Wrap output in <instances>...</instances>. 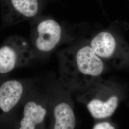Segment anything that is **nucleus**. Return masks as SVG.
Listing matches in <instances>:
<instances>
[{
	"label": "nucleus",
	"instance_id": "obj_1",
	"mask_svg": "<svg viewBox=\"0 0 129 129\" xmlns=\"http://www.w3.org/2000/svg\"><path fill=\"white\" fill-rule=\"evenodd\" d=\"M58 59L60 82L68 89L85 90L101 78L106 69V63L88 42L63 50Z\"/></svg>",
	"mask_w": 129,
	"mask_h": 129
},
{
	"label": "nucleus",
	"instance_id": "obj_3",
	"mask_svg": "<svg viewBox=\"0 0 129 129\" xmlns=\"http://www.w3.org/2000/svg\"><path fill=\"white\" fill-rule=\"evenodd\" d=\"M35 85L29 79L0 81V129H13L19 109Z\"/></svg>",
	"mask_w": 129,
	"mask_h": 129
},
{
	"label": "nucleus",
	"instance_id": "obj_2",
	"mask_svg": "<svg viewBox=\"0 0 129 129\" xmlns=\"http://www.w3.org/2000/svg\"><path fill=\"white\" fill-rule=\"evenodd\" d=\"M88 43L105 63L119 68L129 67V44L119 30L101 31Z\"/></svg>",
	"mask_w": 129,
	"mask_h": 129
},
{
	"label": "nucleus",
	"instance_id": "obj_5",
	"mask_svg": "<svg viewBox=\"0 0 129 129\" xmlns=\"http://www.w3.org/2000/svg\"><path fill=\"white\" fill-rule=\"evenodd\" d=\"M36 58L26 39L19 36L8 37L0 46V75L25 66Z\"/></svg>",
	"mask_w": 129,
	"mask_h": 129
},
{
	"label": "nucleus",
	"instance_id": "obj_4",
	"mask_svg": "<svg viewBox=\"0 0 129 129\" xmlns=\"http://www.w3.org/2000/svg\"><path fill=\"white\" fill-rule=\"evenodd\" d=\"M48 113L47 94L39 92L35 85L19 109L13 129H45Z\"/></svg>",
	"mask_w": 129,
	"mask_h": 129
},
{
	"label": "nucleus",
	"instance_id": "obj_10",
	"mask_svg": "<svg viewBox=\"0 0 129 129\" xmlns=\"http://www.w3.org/2000/svg\"><path fill=\"white\" fill-rule=\"evenodd\" d=\"M92 129H115V128L110 123L103 121L96 124Z\"/></svg>",
	"mask_w": 129,
	"mask_h": 129
},
{
	"label": "nucleus",
	"instance_id": "obj_7",
	"mask_svg": "<svg viewBox=\"0 0 129 129\" xmlns=\"http://www.w3.org/2000/svg\"><path fill=\"white\" fill-rule=\"evenodd\" d=\"M112 83L100 78L85 90L91 97L87 104L88 111L96 119H103L112 115L118 106L119 98L113 91Z\"/></svg>",
	"mask_w": 129,
	"mask_h": 129
},
{
	"label": "nucleus",
	"instance_id": "obj_6",
	"mask_svg": "<svg viewBox=\"0 0 129 129\" xmlns=\"http://www.w3.org/2000/svg\"><path fill=\"white\" fill-rule=\"evenodd\" d=\"M33 20L30 44L37 57L54 50L62 41L63 31L60 23L51 17Z\"/></svg>",
	"mask_w": 129,
	"mask_h": 129
},
{
	"label": "nucleus",
	"instance_id": "obj_8",
	"mask_svg": "<svg viewBox=\"0 0 129 129\" xmlns=\"http://www.w3.org/2000/svg\"><path fill=\"white\" fill-rule=\"evenodd\" d=\"M2 22L6 26L37 17L41 10V0H0Z\"/></svg>",
	"mask_w": 129,
	"mask_h": 129
},
{
	"label": "nucleus",
	"instance_id": "obj_9",
	"mask_svg": "<svg viewBox=\"0 0 129 129\" xmlns=\"http://www.w3.org/2000/svg\"><path fill=\"white\" fill-rule=\"evenodd\" d=\"M48 114L51 118L49 129H75L76 120L74 111L67 102L60 101L58 97L46 93Z\"/></svg>",
	"mask_w": 129,
	"mask_h": 129
}]
</instances>
